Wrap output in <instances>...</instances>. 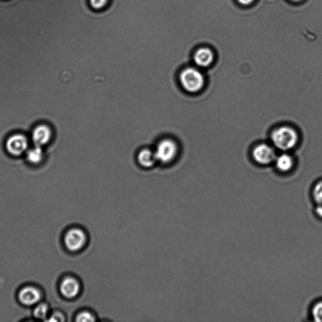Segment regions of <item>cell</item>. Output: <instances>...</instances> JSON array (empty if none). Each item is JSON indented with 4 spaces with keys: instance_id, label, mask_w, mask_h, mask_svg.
<instances>
[{
    "instance_id": "e0dca14e",
    "label": "cell",
    "mask_w": 322,
    "mask_h": 322,
    "mask_svg": "<svg viewBox=\"0 0 322 322\" xmlns=\"http://www.w3.org/2000/svg\"><path fill=\"white\" fill-rule=\"evenodd\" d=\"M75 320L79 322H93L96 321V318L94 314L91 312L83 311L77 314Z\"/></svg>"
},
{
    "instance_id": "5bb4252c",
    "label": "cell",
    "mask_w": 322,
    "mask_h": 322,
    "mask_svg": "<svg viewBox=\"0 0 322 322\" xmlns=\"http://www.w3.org/2000/svg\"><path fill=\"white\" fill-rule=\"evenodd\" d=\"M49 312V306L47 304L40 303L35 307L34 310V314L35 318L44 319L46 318Z\"/></svg>"
},
{
    "instance_id": "d6986e66",
    "label": "cell",
    "mask_w": 322,
    "mask_h": 322,
    "mask_svg": "<svg viewBox=\"0 0 322 322\" xmlns=\"http://www.w3.org/2000/svg\"><path fill=\"white\" fill-rule=\"evenodd\" d=\"M64 320V316L62 315L61 314L57 313H54L53 315L50 317L49 318V321H61Z\"/></svg>"
},
{
    "instance_id": "277c9868",
    "label": "cell",
    "mask_w": 322,
    "mask_h": 322,
    "mask_svg": "<svg viewBox=\"0 0 322 322\" xmlns=\"http://www.w3.org/2000/svg\"><path fill=\"white\" fill-rule=\"evenodd\" d=\"M87 237L82 229L73 228L65 233L64 243L68 250L77 252L84 248L87 244Z\"/></svg>"
},
{
    "instance_id": "7c38bea8",
    "label": "cell",
    "mask_w": 322,
    "mask_h": 322,
    "mask_svg": "<svg viewBox=\"0 0 322 322\" xmlns=\"http://www.w3.org/2000/svg\"><path fill=\"white\" fill-rule=\"evenodd\" d=\"M138 161L140 165L144 168L152 167L155 163L156 159L154 151L150 149H143L138 154Z\"/></svg>"
},
{
    "instance_id": "ffe728a7",
    "label": "cell",
    "mask_w": 322,
    "mask_h": 322,
    "mask_svg": "<svg viewBox=\"0 0 322 322\" xmlns=\"http://www.w3.org/2000/svg\"><path fill=\"white\" fill-rule=\"evenodd\" d=\"M314 213L318 218L322 219V204H318L314 209Z\"/></svg>"
},
{
    "instance_id": "2e32d148",
    "label": "cell",
    "mask_w": 322,
    "mask_h": 322,
    "mask_svg": "<svg viewBox=\"0 0 322 322\" xmlns=\"http://www.w3.org/2000/svg\"><path fill=\"white\" fill-rule=\"evenodd\" d=\"M312 196L317 205L322 204V180H319L314 185L312 191Z\"/></svg>"
},
{
    "instance_id": "7402d4cb",
    "label": "cell",
    "mask_w": 322,
    "mask_h": 322,
    "mask_svg": "<svg viewBox=\"0 0 322 322\" xmlns=\"http://www.w3.org/2000/svg\"><path fill=\"white\" fill-rule=\"evenodd\" d=\"M291 1L293 2H300L301 0H291Z\"/></svg>"
},
{
    "instance_id": "4fadbf2b",
    "label": "cell",
    "mask_w": 322,
    "mask_h": 322,
    "mask_svg": "<svg viewBox=\"0 0 322 322\" xmlns=\"http://www.w3.org/2000/svg\"><path fill=\"white\" fill-rule=\"evenodd\" d=\"M26 157L32 165H39L44 158V152L40 146L35 145L34 147L27 151Z\"/></svg>"
},
{
    "instance_id": "3957f363",
    "label": "cell",
    "mask_w": 322,
    "mask_h": 322,
    "mask_svg": "<svg viewBox=\"0 0 322 322\" xmlns=\"http://www.w3.org/2000/svg\"><path fill=\"white\" fill-rule=\"evenodd\" d=\"M178 151V146L175 141L164 139L158 142L156 147L154 151L156 159L161 163H170L175 159Z\"/></svg>"
},
{
    "instance_id": "7a4b0ae2",
    "label": "cell",
    "mask_w": 322,
    "mask_h": 322,
    "mask_svg": "<svg viewBox=\"0 0 322 322\" xmlns=\"http://www.w3.org/2000/svg\"><path fill=\"white\" fill-rule=\"evenodd\" d=\"M180 82L186 92L196 93L200 92L205 85V77L200 70L194 67L184 69L180 74Z\"/></svg>"
},
{
    "instance_id": "6da1fadb",
    "label": "cell",
    "mask_w": 322,
    "mask_h": 322,
    "mask_svg": "<svg viewBox=\"0 0 322 322\" xmlns=\"http://www.w3.org/2000/svg\"><path fill=\"white\" fill-rule=\"evenodd\" d=\"M272 142L277 148L282 151L292 149L299 140L298 132L288 126H281L276 128L271 133Z\"/></svg>"
},
{
    "instance_id": "52a82bcc",
    "label": "cell",
    "mask_w": 322,
    "mask_h": 322,
    "mask_svg": "<svg viewBox=\"0 0 322 322\" xmlns=\"http://www.w3.org/2000/svg\"><path fill=\"white\" fill-rule=\"evenodd\" d=\"M52 131L49 125L40 124L34 128L32 133V139L35 145L40 146L47 144L51 140Z\"/></svg>"
},
{
    "instance_id": "9a60e30c",
    "label": "cell",
    "mask_w": 322,
    "mask_h": 322,
    "mask_svg": "<svg viewBox=\"0 0 322 322\" xmlns=\"http://www.w3.org/2000/svg\"><path fill=\"white\" fill-rule=\"evenodd\" d=\"M311 313L314 321L322 322V301L316 302L313 304Z\"/></svg>"
},
{
    "instance_id": "8992f818",
    "label": "cell",
    "mask_w": 322,
    "mask_h": 322,
    "mask_svg": "<svg viewBox=\"0 0 322 322\" xmlns=\"http://www.w3.org/2000/svg\"><path fill=\"white\" fill-rule=\"evenodd\" d=\"M275 150L267 143H261L256 146L253 151V157L257 163L261 165H268L276 159Z\"/></svg>"
},
{
    "instance_id": "30bf717a",
    "label": "cell",
    "mask_w": 322,
    "mask_h": 322,
    "mask_svg": "<svg viewBox=\"0 0 322 322\" xmlns=\"http://www.w3.org/2000/svg\"><path fill=\"white\" fill-rule=\"evenodd\" d=\"M213 52L208 47H201L196 50L193 55L195 64L200 67H208L214 61Z\"/></svg>"
},
{
    "instance_id": "ba28073f",
    "label": "cell",
    "mask_w": 322,
    "mask_h": 322,
    "mask_svg": "<svg viewBox=\"0 0 322 322\" xmlns=\"http://www.w3.org/2000/svg\"><path fill=\"white\" fill-rule=\"evenodd\" d=\"M19 299L24 305L32 306L39 303L41 299V294L34 286H26L23 288L19 293Z\"/></svg>"
},
{
    "instance_id": "ac0fdd59",
    "label": "cell",
    "mask_w": 322,
    "mask_h": 322,
    "mask_svg": "<svg viewBox=\"0 0 322 322\" xmlns=\"http://www.w3.org/2000/svg\"><path fill=\"white\" fill-rule=\"evenodd\" d=\"M89 2L93 9L101 10L107 5L108 0H89Z\"/></svg>"
},
{
    "instance_id": "44dd1931",
    "label": "cell",
    "mask_w": 322,
    "mask_h": 322,
    "mask_svg": "<svg viewBox=\"0 0 322 322\" xmlns=\"http://www.w3.org/2000/svg\"><path fill=\"white\" fill-rule=\"evenodd\" d=\"M236 1H237L238 4L241 5H244V6H248V5H250L253 4L255 0H236Z\"/></svg>"
},
{
    "instance_id": "5b68a950",
    "label": "cell",
    "mask_w": 322,
    "mask_h": 322,
    "mask_svg": "<svg viewBox=\"0 0 322 322\" xmlns=\"http://www.w3.org/2000/svg\"><path fill=\"white\" fill-rule=\"evenodd\" d=\"M5 147L10 155L20 156L27 152L29 147V140L25 135L16 133L8 138Z\"/></svg>"
},
{
    "instance_id": "9c48e42d",
    "label": "cell",
    "mask_w": 322,
    "mask_h": 322,
    "mask_svg": "<svg viewBox=\"0 0 322 322\" xmlns=\"http://www.w3.org/2000/svg\"><path fill=\"white\" fill-rule=\"evenodd\" d=\"M80 284L73 277H66L63 279L60 286V290L63 296L67 298H75L80 291Z\"/></svg>"
},
{
    "instance_id": "8fae6325",
    "label": "cell",
    "mask_w": 322,
    "mask_h": 322,
    "mask_svg": "<svg viewBox=\"0 0 322 322\" xmlns=\"http://www.w3.org/2000/svg\"><path fill=\"white\" fill-rule=\"evenodd\" d=\"M274 163H275L276 168L282 173L289 172L294 166L293 157L286 153H283L281 155L276 156Z\"/></svg>"
}]
</instances>
